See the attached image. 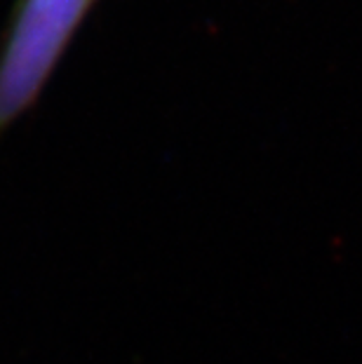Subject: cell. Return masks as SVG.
I'll list each match as a JSON object with an SVG mask.
<instances>
[{
	"label": "cell",
	"instance_id": "cell-1",
	"mask_svg": "<svg viewBox=\"0 0 362 364\" xmlns=\"http://www.w3.org/2000/svg\"><path fill=\"white\" fill-rule=\"evenodd\" d=\"M92 3L19 0L0 52V136L41 97Z\"/></svg>",
	"mask_w": 362,
	"mask_h": 364
}]
</instances>
